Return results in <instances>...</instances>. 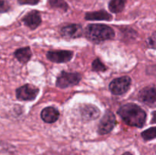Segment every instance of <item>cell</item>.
<instances>
[{
    "mask_svg": "<svg viewBox=\"0 0 156 155\" xmlns=\"http://www.w3.org/2000/svg\"><path fill=\"white\" fill-rule=\"evenodd\" d=\"M117 113L125 123L137 128L144 126L147 117L146 112L135 103L123 105L118 109Z\"/></svg>",
    "mask_w": 156,
    "mask_h": 155,
    "instance_id": "cell-1",
    "label": "cell"
},
{
    "mask_svg": "<svg viewBox=\"0 0 156 155\" xmlns=\"http://www.w3.org/2000/svg\"><path fill=\"white\" fill-rule=\"evenodd\" d=\"M85 36L89 40L94 43H101L111 40L115 36L114 30L111 27L101 24H92L87 26Z\"/></svg>",
    "mask_w": 156,
    "mask_h": 155,
    "instance_id": "cell-2",
    "label": "cell"
},
{
    "mask_svg": "<svg viewBox=\"0 0 156 155\" xmlns=\"http://www.w3.org/2000/svg\"><path fill=\"white\" fill-rule=\"evenodd\" d=\"M81 78H82V76L79 73L66 72L65 71H62L56 79V87L64 89L69 87L74 86L79 83Z\"/></svg>",
    "mask_w": 156,
    "mask_h": 155,
    "instance_id": "cell-3",
    "label": "cell"
},
{
    "mask_svg": "<svg viewBox=\"0 0 156 155\" xmlns=\"http://www.w3.org/2000/svg\"><path fill=\"white\" fill-rule=\"evenodd\" d=\"M131 84V78L129 76H123L114 79L110 83L109 89L114 95H122L129 90Z\"/></svg>",
    "mask_w": 156,
    "mask_h": 155,
    "instance_id": "cell-4",
    "label": "cell"
},
{
    "mask_svg": "<svg viewBox=\"0 0 156 155\" xmlns=\"http://www.w3.org/2000/svg\"><path fill=\"white\" fill-rule=\"evenodd\" d=\"M39 93V89L34 85L24 84L16 90V97L23 101H31L35 100Z\"/></svg>",
    "mask_w": 156,
    "mask_h": 155,
    "instance_id": "cell-5",
    "label": "cell"
},
{
    "mask_svg": "<svg viewBox=\"0 0 156 155\" xmlns=\"http://www.w3.org/2000/svg\"><path fill=\"white\" fill-rule=\"evenodd\" d=\"M138 99L144 104L150 106H156V86L150 85L143 88L139 92Z\"/></svg>",
    "mask_w": 156,
    "mask_h": 155,
    "instance_id": "cell-6",
    "label": "cell"
},
{
    "mask_svg": "<svg viewBox=\"0 0 156 155\" xmlns=\"http://www.w3.org/2000/svg\"><path fill=\"white\" fill-rule=\"evenodd\" d=\"M116 123V117L111 111H107L98 125V133L100 135H106L114 129Z\"/></svg>",
    "mask_w": 156,
    "mask_h": 155,
    "instance_id": "cell-7",
    "label": "cell"
},
{
    "mask_svg": "<svg viewBox=\"0 0 156 155\" xmlns=\"http://www.w3.org/2000/svg\"><path fill=\"white\" fill-rule=\"evenodd\" d=\"M73 57V52L69 50H54L47 53V58L50 61L56 63L67 62Z\"/></svg>",
    "mask_w": 156,
    "mask_h": 155,
    "instance_id": "cell-8",
    "label": "cell"
},
{
    "mask_svg": "<svg viewBox=\"0 0 156 155\" xmlns=\"http://www.w3.org/2000/svg\"><path fill=\"white\" fill-rule=\"evenodd\" d=\"M60 33L63 37L68 39L79 37L82 34V27L78 24H67L61 28Z\"/></svg>",
    "mask_w": 156,
    "mask_h": 155,
    "instance_id": "cell-9",
    "label": "cell"
},
{
    "mask_svg": "<svg viewBox=\"0 0 156 155\" xmlns=\"http://www.w3.org/2000/svg\"><path fill=\"white\" fill-rule=\"evenodd\" d=\"M22 21L24 25L31 30H34L37 27H39L42 21L41 13L37 10L31 11L22 18Z\"/></svg>",
    "mask_w": 156,
    "mask_h": 155,
    "instance_id": "cell-10",
    "label": "cell"
},
{
    "mask_svg": "<svg viewBox=\"0 0 156 155\" xmlns=\"http://www.w3.org/2000/svg\"><path fill=\"white\" fill-rule=\"evenodd\" d=\"M81 115L85 120H94L99 117L101 111L92 104H85L81 107Z\"/></svg>",
    "mask_w": 156,
    "mask_h": 155,
    "instance_id": "cell-11",
    "label": "cell"
},
{
    "mask_svg": "<svg viewBox=\"0 0 156 155\" xmlns=\"http://www.w3.org/2000/svg\"><path fill=\"white\" fill-rule=\"evenodd\" d=\"M41 117L45 122L53 123L55 122L59 117V112L56 108L53 106L46 107L41 111Z\"/></svg>",
    "mask_w": 156,
    "mask_h": 155,
    "instance_id": "cell-12",
    "label": "cell"
},
{
    "mask_svg": "<svg viewBox=\"0 0 156 155\" xmlns=\"http://www.w3.org/2000/svg\"><path fill=\"white\" fill-rule=\"evenodd\" d=\"M85 18L88 21H111L112 15L105 10H100L97 12H87Z\"/></svg>",
    "mask_w": 156,
    "mask_h": 155,
    "instance_id": "cell-13",
    "label": "cell"
},
{
    "mask_svg": "<svg viewBox=\"0 0 156 155\" xmlns=\"http://www.w3.org/2000/svg\"><path fill=\"white\" fill-rule=\"evenodd\" d=\"M14 56L20 62L24 64L30 60V57L32 56V53L31 50L28 46L23 47V48H20L17 50L14 53Z\"/></svg>",
    "mask_w": 156,
    "mask_h": 155,
    "instance_id": "cell-14",
    "label": "cell"
},
{
    "mask_svg": "<svg viewBox=\"0 0 156 155\" xmlns=\"http://www.w3.org/2000/svg\"><path fill=\"white\" fill-rule=\"evenodd\" d=\"M126 0H111L108 5V9L113 13H120L124 9Z\"/></svg>",
    "mask_w": 156,
    "mask_h": 155,
    "instance_id": "cell-15",
    "label": "cell"
},
{
    "mask_svg": "<svg viewBox=\"0 0 156 155\" xmlns=\"http://www.w3.org/2000/svg\"><path fill=\"white\" fill-rule=\"evenodd\" d=\"M49 4L51 7L62 9L64 12L69 9L68 4L64 0H49Z\"/></svg>",
    "mask_w": 156,
    "mask_h": 155,
    "instance_id": "cell-16",
    "label": "cell"
},
{
    "mask_svg": "<svg viewBox=\"0 0 156 155\" xmlns=\"http://www.w3.org/2000/svg\"><path fill=\"white\" fill-rule=\"evenodd\" d=\"M141 136L145 141H149V140L156 138V126L143 131L141 134Z\"/></svg>",
    "mask_w": 156,
    "mask_h": 155,
    "instance_id": "cell-17",
    "label": "cell"
},
{
    "mask_svg": "<svg viewBox=\"0 0 156 155\" xmlns=\"http://www.w3.org/2000/svg\"><path fill=\"white\" fill-rule=\"evenodd\" d=\"M92 70L95 71H105L107 70V67L99 59H96L92 62Z\"/></svg>",
    "mask_w": 156,
    "mask_h": 155,
    "instance_id": "cell-18",
    "label": "cell"
},
{
    "mask_svg": "<svg viewBox=\"0 0 156 155\" xmlns=\"http://www.w3.org/2000/svg\"><path fill=\"white\" fill-rule=\"evenodd\" d=\"M148 44L151 48L156 49V30L152 34V36L148 39Z\"/></svg>",
    "mask_w": 156,
    "mask_h": 155,
    "instance_id": "cell-19",
    "label": "cell"
},
{
    "mask_svg": "<svg viewBox=\"0 0 156 155\" xmlns=\"http://www.w3.org/2000/svg\"><path fill=\"white\" fill-rule=\"evenodd\" d=\"M40 0H18V3L20 5H34L38 4Z\"/></svg>",
    "mask_w": 156,
    "mask_h": 155,
    "instance_id": "cell-20",
    "label": "cell"
},
{
    "mask_svg": "<svg viewBox=\"0 0 156 155\" xmlns=\"http://www.w3.org/2000/svg\"><path fill=\"white\" fill-rule=\"evenodd\" d=\"M10 9V6L8 4V2L5 0H1V12L4 13V12H8Z\"/></svg>",
    "mask_w": 156,
    "mask_h": 155,
    "instance_id": "cell-21",
    "label": "cell"
},
{
    "mask_svg": "<svg viewBox=\"0 0 156 155\" xmlns=\"http://www.w3.org/2000/svg\"><path fill=\"white\" fill-rule=\"evenodd\" d=\"M152 119L151 122L152 123H156V111L152 112Z\"/></svg>",
    "mask_w": 156,
    "mask_h": 155,
    "instance_id": "cell-22",
    "label": "cell"
},
{
    "mask_svg": "<svg viewBox=\"0 0 156 155\" xmlns=\"http://www.w3.org/2000/svg\"><path fill=\"white\" fill-rule=\"evenodd\" d=\"M122 155H133V154H132V153H129V152H126V153H123V154H122Z\"/></svg>",
    "mask_w": 156,
    "mask_h": 155,
    "instance_id": "cell-23",
    "label": "cell"
}]
</instances>
